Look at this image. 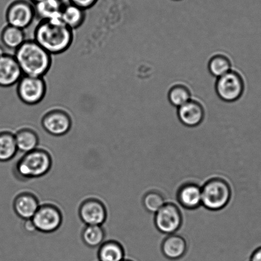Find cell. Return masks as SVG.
Returning a JSON list of instances; mask_svg holds the SVG:
<instances>
[{
  "label": "cell",
  "mask_w": 261,
  "mask_h": 261,
  "mask_svg": "<svg viewBox=\"0 0 261 261\" xmlns=\"http://www.w3.org/2000/svg\"><path fill=\"white\" fill-rule=\"evenodd\" d=\"M65 4L63 0H42L34 5L36 17L40 21L60 19Z\"/></svg>",
  "instance_id": "e0dca14e"
},
{
  "label": "cell",
  "mask_w": 261,
  "mask_h": 261,
  "mask_svg": "<svg viewBox=\"0 0 261 261\" xmlns=\"http://www.w3.org/2000/svg\"><path fill=\"white\" fill-rule=\"evenodd\" d=\"M60 19L70 29H77L82 26L85 21L86 11L74 5L68 3L65 4Z\"/></svg>",
  "instance_id": "ffe728a7"
},
{
  "label": "cell",
  "mask_w": 261,
  "mask_h": 261,
  "mask_svg": "<svg viewBox=\"0 0 261 261\" xmlns=\"http://www.w3.org/2000/svg\"><path fill=\"white\" fill-rule=\"evenodd\" d=\"M168 98L172 106L179 108L191 100V91L187 86L179 84L170 89Z\"/></svg>",
  "instance_id": "d4e9b609"
},
{
  "label": "cell",
  "mask_w": 261,
  "mask_h": 261,
  "mask_svg": "<svg viewBox=\"0 0 261 261\" xmlns=\"http://www.w3.org/2000/svg\"><path fill=\"white\" fill-rule=\"evenodd\" d=\"M176 199L184 209H199L202 206L201 186L193 182L181 185L177 191Z\"/></svg>",
  "instance_id": "4fadbf2b"
},
{
  "label": "cell",
  "mask_w": 261,
  "mask_h": 261,
  "mask_svg": "<svg viewBox=\"0 0 261 261\" xmlns=\"http://www.w3.org/2000/svg\"><path fill=\"white\" fill-rule=\"evenodd\" d=\"M23 75L14 56L6 54L0 58V87L17 85Z\"/></svg>",
  "instance_id": "7c38bea8"
},
{
  "label": "cell",
  "mask_w": 261,
  "mask_h": 261,
  "mask_svg": "<svg viewBox=\"0 0 261 261\" xmlns=\"http://www.w3.org/2000/svg\"><path fill=\"white\" fill-rule=\"evenodd\" d=\"M215 89L218 96L227 102H233L242 97L245 90V83L242 75L230 70L218 78Z\"/></svg>",
  "instance_id": "ba28073f"
},
{
  "label": "cell",
  "mask_w": 261,
  "mask_h": 261,
  "mask_svg": "<svg viewBox=\"0 0 261 261\" xmlns=\"http://www.w3.org/2000/svg\"><path fill=\"white\" fill-rule=\"evenodd\" d=\"M1 40L4 46L15 50L27 40L24 30L10 25H7L2 30Z\"/></svg>",
  "instance_id": "7402d4cb"
},
{
  "label": "cell",
  "mask_w": 261,
  "mask_h": 261,
  "mask_svg": "<svg viewBox=\"0 0 261 261\" xmlns=\"http://www.w3.org/2000/svg\"><path fill=\"white\" fill-rule=\"evenodd\" d=\"M14 57L24 75L44 77L52 65L51 55L34 40H27L15 50Z\"/></svg>",
  "instance_id": "7a4b0ae2"
},
{
  "label": "cell",
  "mask_w": 261,
  "mask_h": 261,
  "mask_svg": "<svg viewBox=\"0 0 261 261\" xmlns=\"http://www.w3.org/2000/svg\"><path fill=\"white\" fill-rule=\"evenodd\" d=\"M123 261H133V260H128V259H124Z\"/></svg>",
  "instance_id": "1f68e13d"
},
{
  "label": "cell",
  "mask_w": 261,
  "mask_h": 261,
  "mask_svg": "<svg viewBox=\"0 0 261 261\" xmlns=\"http://www.w3.org/2000/svg\"><path fill=\"white\" fill-rule=\"evenodd\" d=\"M36 17L34 5L29 0H14L7 7V24L24 30L29 27Z\"/></svg>",
  "instance_id": "52a82bcc"
},
{
  "label": "cell",
  "mask_w": 261,
  "mask_h": 261,
  "mask_svg": "<svg viewBox=\"0 0 261 261\" xmlns=\"http://www.w3.org/2000/svg\"><path fill=\"white\" fill-rule=\"evenodd\" d=\"M63 219L62 210L52 203L40 204L32 218L37 231L42 233L57 231L62 225Z\"/></svg>",
  "instance_id": "9c48e42d"
},
{
  "label": "cell",
  "mask_w": 261,
  "mask_h": 261,
  "mask_svg": "<svg viewBox=\"0 0 261 261\" xmlns=\"http://www.w3.org/2000/svg\"><path fill=\"white\" fill-rule=\"evenodd\" d=\"M154 215V225L162 234H176L183 225V214L178 205L172 202H166Z\"/></svg>",
  "instance_id": "5b68a950"
},
{
  "label": "cell",
  "mask_w": 261,
  "mask_h": 261,
  "mask_svg": "<svg viewBox=\"0 0 261 261\" xmlns=\"http://www.w3.org/2000/svg\"><path fill=\"white\" fill-rule=\"evenodd\" d=\"M47 85L44 77L23 75L17 84V94L25 105H37L44 99Z\"/></svg>",
  "instance_id": "8992f818"
},
{
  "label": "cell",
  "mask_w": 261,
  "mask_h": 261,
  "mask_svg": "<svg viewBox=\"0 0 261 261\" xmlns=\"http://www.w3.org/2000/svg\"><path fill=\"white\" fill-rule=\"evenodd\" d=\"M125 255L123 246L118 241H106L98 248L99 261H123L125 259Z\"/></svg>",
  "instance_id": "d6986e66"
},
{
  "label": "cell",
  "mask_w": 261,
  "mask_h": 261,
  "mask_svg": "<svg viewBox=\"0 0 261 261\" xmlns=\"http://www.w3.org/2000/svg\"><path fill=\"white\" fill-rule=\"evenodd\" d=\"M29 1L31 2L32 4L35 5L39 3L40 2H42V0H29Z\"/></svg>",
  "instance_id": "4dcf8cb0"
},
{
  "label": "cell",
  "mask_w": 261,
  "mask_h": 261,
  "mask_svg": "<svg viewBox=\"0 0 261 261\" xmlns=\"http://www.w3.org/2000/svg\"><path fill=\"white\" fill-rule=\"evenodd\" d=\"M5 55H6V53L5 51L4 47L0 45V58L3 57Z\"/></svg>",
  "instance_id": "f546056e"
},
{
  "label": "cell",
  "mask_w": 261,
  "mask_h": 261,
  "mask_svg": "<svg viewBox=\"0 0 261 261\" xmlns=\"http://www.w3.org/2000/svg\"><path fill=\"white\" fill-rule=\"evenodd\" d=\"M202 188V206L212 212H219L229 204L232 189L225 179L215 177L205 182Z\"/></svg>",
  "instance_id": "277c9868"
},
{
  "label": "cell",
  "mask_w": 261,
  "mask_h": 261,
  "mask_svg": "<svg viewBox=\"0 0 261 261\" xmlns=\"http://www.w3.org/2000/svg\"><path fill=\"white\" fill-rule=\"evenodd\" d=\"M73 30L61 19L40 21L35 30L34 40L50 55H60L69 49Z\"/></svg>",
  "instance_id": "6da1fadb"
},
{
  "label": "cell",
  "mask_w": 261,
  "mask_h": 261,
  "mask_svg": "<svg viewBox=\"0 0 261 261\" xmlns=\"http://www.w3.org/2000/svg\"><path fill=\"white\" fill-rule=\"evenodd\" d=\"M36 195L30 192H22L17 195L13 202L15 214L21 219H32L40 206Z\"/></svg>",
  "instance_id": "5bb4252c"
},
{
  "label": "cell",
  "mask_w": 261,
  "mask_h": 261,
  "mask_svg": "<svg viewBox=\"0 0 261 261\" xmlns=\"http://www.w3.org/2000/svg\"><path fill=\"white\" fill-rule=\"evenodd\" d=\"M99 0H68L70 4L80 7V8L87 11L93 8Z\"/></svg>",
  "instance_id": "4316f807"
},
{
  "label": "cell",
  "mask_w": 261,
  "mask_h": 261,
  "mask_svg": "<svg viewBox=\"0 0 261 261\" xmlns=\"http://www.w3.org/2000/svg\"><path fill=\"white\" fill-rule=\"evenodd\" d=\"M79 216L86 225H102L107 220L108 210L101 200L90 197L81 202Z\"/></svg>",
  "instance_id": "8fae6325"
},
{
  "label": "cell",
  "mask_w": 261,
  "mask_h": 261,
  "mask_svg": "<svg viewBox=\"0 0 261 261\" xmlns=\"http://www.w3.org/2000/svg\"><path fill=\"white\" fill-rule=\"evenodd\" d=\"M208 68L212 75L219 78L231 70V62L226 56L215 55L210 60Z\"/></svg>",
  "instance_id": "cb8c5ba5"
},
{
  "label": "cell",
  "mask_w": 261,
  "mask_h": 261,
  "mask_svg": "<svg viewBox=\"0 0 261 261\" xmlns=\"http://www.w3.org/2000/svg\"><path fill=\"white\" fill-rule=\"evenodd\" d=\"M142 202L144 210L152 214H155L167 202L163 195L157 191L147 192Z\"/></svg>",
  "instance_id": "484cf974"
},
{
  "label": "cell",
  "mask_w": 261,
  "mask_h": 261,
  "mask_svg": "<svg viewBox=\"0 0 261 261\" xmlns=\"http://www.w3.org/2000/svg\"><path fill=\"white\" fill-rule=\"evenodd\" d=\"M249 261H261V246L253 251L250 255Z\"/></svg>",
  "instance_id": "f1b7e54d"
},
{
  "label": "cell",
  "mask_w": 261,
  "mask_h": 261,
  "mask_svg": "<svg viewBox=\"0 0 261 261\" xmlns=\"http://www.w3.org/2000/svg\"><path fill=\"white\" fill-rule=\"evenodd\" d=\"M188 245L184 237L178 234L167 236L162 241L161 250L163 255L170 260H178L186 254Z\"/></svg>",
  "instance_id": "2e32d148"
},
{
  "label": "cell",
  "mask_w": 261,
  "mask_h": 261,
  "mask_svg": "<svg viewBox=\"0 0 261 261\" xmlns=\"http://www.w3.org/2000/svg\"><path fill=\"white\" fill-rule=\"evenodd\" d=\"M14 134L18 151L24 154L38 148L39 137L34 129L29 127L21 128Z\"/></svg>",
  "instance_id": "ac0fdd59"
},
{
  "label": "cell",
  "mask_w": 261,
  "mask_h": 261,
  "mask_svg": "<svg viewBox=\"0 0 261 261\" xmlns=\"http://www.w3.org/2000/svg\"><path fill=\"white\" fill-rule=\"evenodd\" d=\"M53 166V159L49 151L37 148L23 154L14 167V174L17 179L27 181L46 175Z\"/></svg>",
  "instance_id": "3957f363"
},
{
  "label": "cell",
  "mask_w": 261,
  "mask_h": 261,
  "mask_svg": "<svg viewBox=\"0 0 261 261\" xmlns=\"http://www.w3.org/2000/svg\"><path fill=\"white\" fill-rule=\"evenodd\" d=\"M106 231L102 225H86L81 233L84 243L90 248L100 247L105 242Z\"/></svg>",
  "instance_id": "603a6c76"
},
{
  "label": "cell",
  "mask_w": 261,
  "mask_h": 261,
  "mask_svg": "<svg viewBox=\"0 0 261 261\" xmlns=\"http://www.w3.org/2000/svg\"><path fill=\"white\" fill-rule=\"evenodd\" d=\"M23 227L25 231L29 233V234H34V233L37 231L32 219L24 220Z\"/></svg>",
  "instance_id": "83f0119b"
},
{
  "label": "cell",
  "mask_w": 261,
  "mask_h": 261,
  "mask_svg": "<svg viewBox=\"0 0 261 261\" xmlns=\"http://www.w3.org/2000/svg\"><path fill=\"white\" fill-rule=\"evenodd\" d=\"M175 1H179V0H175Z\"/></svg>",
  "instance_id": "d6a6232c"
},
{
  "label": "cell",
  "mask_w": 261,
  "mask_h": 261,
  "mask_svg": "<svg viewBox=\"0 0 261 261\" xmlns=\"http://www.w3.org/2000/svg\"><path fill=\"white\" fill-rule=\"evenodd\" d=\"M41 125L44 130L53 136H62L70 130L72 120L67 111L62 109H53L43 116Z\"/></svg>",
  "instance_id": "30bf717a"
},
{
  "label": "cell",
  "mask_w": 261,
  "mask_h": 261,
  "mask_svg": "<svg viewBox=\"0 0 261 261\" xmlns=\"http://www.w3.org/2000/svg\"><path fill=\"white\" fill-rule=\"evenodd\" d=\"M178 115L179 121L184 125L195 127L202 122L205 112L201 103L191 100L178 108Z\"/></svg>",
  "instance_id": "9a60e30c"
},
{
  "label": "cell",
  "mask_w": 261,
  "mask_h": 261,
  "mask_svg": "<svg viewBox=\"0 0 261 261\" xmlns=\"http://www.w3.org/2000/svg\"><path fill=\"white\" fill-rule=\"evenodd\" d=\"M17 152L15 134L9 130L0 132V162L11 161L16 156Z\"/></svg>",
  "instance_id": "44dd1931"
}]
</instances>
